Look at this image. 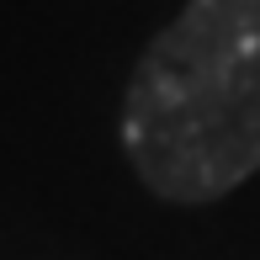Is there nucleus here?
Listing matches in <instances>:
<instances>
[{
	"label": "nucleus",
	"mask_w": 260,
	"mask_h": 260,
	"mask_svg": "<svg viewBox=\"0 0 260 260\" xmlns=\"http://www.w3.org/2000/svg\"><path fill=\"white\" fill-rule=\"evenodd\" d=\"M122 154L181 207L218 202L260 170V0H186L138 53Z\"/></svg>",
	"instance_id": "obj_1"
}]
</instances>
